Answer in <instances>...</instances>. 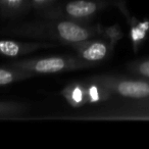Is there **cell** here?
<instances>
[{
	"instance_id": "cell-1",
	"label": "cell",
	"mask_w": 149,
	"mask_h": 149,
	"mask_svg": "<svg viewBox=\"0 0 149 149\" xmlns=\"http://www.w3.org/2000/svg\"><path fill=\"white\" fill-rule=\"evenodd\" d=\"M57 30L59 35L68 41L79 42L84 41L88 38V32L85 29L70 22L60 23L57 27Z\"/></svg>"
},
{
	"instance_id": "cell-2",
	"label": "cell",
	"mask_w": 149,
	"mask_h": 149,
	"mask_svg": "<svg viewBox=\"0 0 149 149\" xmlns=\"http://www.w3.org/2000/svg\"><path fill=\"white\" fill-rule=\"evenodd\" d=\"M118 90L122 95L133 98H143L149 95V85L144 82H123Z\"/></svg>"
},
{
	"instance_id": "cell-5",
	"label": "cell",
	"mask_w": 149,
	"mask_h": 149,
	"mask_svg": "<svg viewBox=\"0 0 149 149\" xmlns=\"http://www.w3.org/2000/svg\"><path fill=\"white\" fill-rule=\"evenodd\" d=\"M106 47L102 43H94L84 51L83 56L88 60H99L105 56Z\"/></svg>"
},
{
	"instance_id": "cell-8",
	"label": "cell",
	"mask_w": 149,
	"mask_h": 149,
	"mask_svg": "<svg viewBox=\"0 0 149 149\" xmlns=\"http://www.w3.org/2000/svg\"><path fill=\"white\" fill-rule=\"evenodd\" d=\"M13 74L4 70H0V85H6L13 81Z\"/></svg>"
},
{
	"instance_id": "cell-10",
	"label": "cell",
	"mask_w": 149,
	"mask_h": 149,
	"mask_svg": "<svg viewBox=\"0 0 149 149\" xmlns=\"http://www.w3.org/2000/svg\"><path fill=\"white\" fill-rule=\"evenodd\" d=\"M74 97H76V98H77L78 100L80 99V97H81V94H80V91H79V90H76V91H74Z\"/></svg>"
},
{
	"instance_id": "cell-9",
	"label": "cell",
	"mask_w": 149,
	"mask_h": 149,
	"mask_svg": "<svg viewBox=\"0 0 149 149\" xmlns=\"http://www.w3.org/2000/svg\"><path fill=\"white\" fill-rule=\"evenodd\" d=\"M139 70H140V72L142 74H144L146 77H149V60L143 62L140 65V68H139Z\"/></svg>"
},
{
	"instance_id": "cell-3",
	"label": "cell",
	"mask_w": 149,
	"mask_h": 149,
	"mask_svg": "<svg viewBox=\"0 0 149 149\" xmlns=\"http://www.w3.org/2000/svg\"><path fill=\"white\" fill-rule=\"evenodd\" d=\"M96 10V5L89 1H74L66 5V11L76 17H87Z\"/></svg>"
},
{
	"instance_id": "cell-6",
	"label": "cell",
	"mask_w": 149,
	"mask_h": 149,
	"mask_svg": "<svg viewBox=\"0 0 149 149\" xmlns=\"http://www.w3.org/2000/svg\"><path fill=\"white\" fill-rule=\"evenodd\" d=\"M0 51L6 55H17L19 53V46L11 41H0Z\"/></svg>"
},
{
	"instance_id": "cell-4",
	"label": "cell",
	"mask_w": 149,
	"mask_h": 149,
	"mask_svg": "<svg viewBox=\"0 0 149 149\" xmlns=\"http://www.w3.org/2000/svg\"><path fill=\"white\" fill-rule=\"evenodd\" d=\"M64 68V61L61 58H49L37 62L35 68L40 72H58Z\"/></svg>"
},
{
	"instance_id": "cell-11",
	"label": "cell",
	"mask_w": 149,
	"mask_h": 149,
	"mask_svg": "<svg viewBox=\"0 0 149 149\" xmlns=\"http://www.w3.org/2000/svg\"><path fill=\"white\" fill-rule=\"evenodd\" d=\"M34 1H36V2H43L45 0H34Z\"/></svg>"
},
{
	"instance_id": "cell-7",
	"label": "cell",
	"mask_w": 149,
	"mask_h": 149,
	"mask_svg": "<svg viewBox=\"0 0 149 149\" xmlns=\"http://www.w3.org/2000/svg\"><path fill=\"white\" fill-rule=\"evenodd\" d=\"M149 29V22H145L143 24H140L137 28L132 29V38L135 42H138L142 40L145 37L146 31Z\"/></svg>"
}]
</instances>
